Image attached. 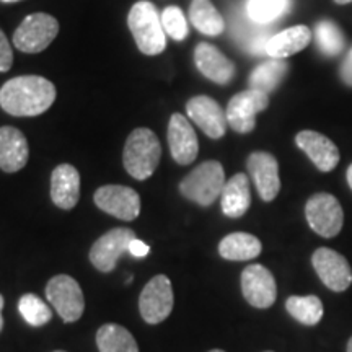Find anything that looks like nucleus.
Segmentation results:
<instances>
[{"label":"nucleus","mask_w":352,"mask_h":352,"mask_svg":"<svg viewBox=\"0 0 352 352\" xmlns=\"http://www.w3.org/2000/svg\"><path fill=\"white\" fill-rule=\"evenodd\" d=\"M100 352H139L134 336L121 324H103L96 333Z\"/></svg>","instance_id":"393cba45"},{"label":"nucleus","mask_w":352,"mask_h":352,"mask_svg":"<svg viewBox=\"0 0 352 352\" xmlns=\"http://www.w3.org/2000/svg\"><path fill=\"white\" fill-rule=\"evenodd\" d=\"M0 2H7V3H10V2H19V0H0Z\"/></svg>","instance_id":"58836bf2"},{"label":"nucleus","mask_w":352,"mask_h":352,"mask_svg":"<svg viewBox=\"0 0 352 352\" xmlns=\"http://www.w3.org/2000/svg\"><path fill=\"white\" fill-rule=\"evenodd\" d=\"M28 157V140L23 132L12 126L0 127V168L6 173H16L25 168Z\"/></svg>","instance_id":"a211bd4d"},{"label":"nucleus","mask_w":352,"mask_h":352,"mask_svg":"<svg viewBox=\"0 0 352 352\" xmlns=\"http://www.w3.org/2000/svg\"><path fill=\"white\" fill-rule=\"evenodd\" d=\"M46 297L65 323H74L83 315L85 298L80 285L74 277L54 276L46 285Z\"/></svg>","instance_id":"0eeeda50"},{"label":"nucleus","mask_w":352,"mask_h":352,"mask_svg":"<svg viewBox=\"0 0 352 352\" xmlns=\"http://www.w3.org/2000/svg\"><path fill=\"white\" fill-rule=\"evenodd\" d=\"M127 252H129L134 258H145L148 253H151V246H148L147 243H144L142 240L134 239L129 243V248H127Z\"/></svg>","instance_id":"473e14b6"},{"label":"nucleus","mask_w":352,"mask_h":352,"mask_svg":"<svg viewBox=\"0 0 352 352\" xmlns=\"http://www.w3.org/2000/svg\"><path fill=\"white\" fill-rule=\"evenodd\" d=\"M162 157L160 140L147 127H138L131 132L124 145V168L132 178L142 179L151 178L158 166Z\"/></svg>","instance_id":"f03ea898"},{"label":"nucleus","mask_w":352,"mask_h":352,"mask_svg":"<svg viewBox=\"0 0 352 352\" xmlns=\"http://www.w3.org/2000/svg\"><path fill=\"white\" fill-rule=\"evenodd\" d=\"M186 113L191 121H195V124L210 139L223 138V134L227 132V114L210 96L201 95L189 100Z\"/></svg>","instance_id":"4468645a"},{"label":"nucleus","mask_w":352,"mask_h":352,"mask_svg":"<svg viewBox=\"0 0 352 352\" xmlns=\"http://www.w3.org/2000/svg\"><path fill=\"white\" fill-rule=\"evenodd\" d=\"M173 287L164 274L148 280L139 298V310L145 323L158 324L168 318L173 310Z\"/></svg>","instance_id":"1a4fd4ad"},{"label":"nucleus","mask_w":352,"mask_h":352,"mask_svg":"<svg viewBox=\"0 0 352 352\" xmlns=\"http://www.w3.org/2000/svg\"><path fill=\"white\" fill-rule=\"evenodd\" d=\"M195 60L197 69L204 77L219 85H227L235 76V65L230 59L209 43H201L196 46Z\"/></svg>","instance_id":"aec40b11"},{"label":"nucleus","mask_w":352,"mask_h":352,"mask_svg":"<svg viewBox=\"0 0 352 352\" xmlns=\"http://www.w3.org/2000/svg\"><path fill=\"white\" fill-rule=\"evenodd\" d=\"M307 222L311 230L324 239H333L341 232L344 212L340 201L329 192H318L307 201Z\"/></svg>","instance_id":"423d86ee"},{"label":"nucleus","mask_w":352,"mask_h":352,"mask_svg":"<svg viewBox=\"0 0 352 352\" xmlns=\"http://www.w3.org/2000/svg\"><path fill=\"white\" fill-rule=\"evenodd\" d=\"M59 33V23L47 13H33L21 21L13 33L15 47L26 54H36L46 50Z\"/></svg>","instance_id":"39448f33"},{"label":"nucleus","mask_w":352,"mask_h":352,"mask_svg":"<svg viewBox=\"0 0 352 352\" xmlns=\"http://www.w3.org/2000/svg\"><path fill=\"white\" fill-rule=\"evenodd\" d=\"M80 197V175L76 166L63 164L51 175V199L57 208L74 209Z\"/></svg>","instance_id":"6ab92c4d"},{"label":"nucleus","mask_w":352,"mask_h":352,"mask_svg":"<svg viewBox=\"0 0 352 352\" xmlns=\"http://www.w3.org/2000/svg\"><path fill=\"white\" fill-rule=\"evenodd\" d=\"M54 352H65V351H54Z\"/></svg>","instance_id":"a19ab883"},{"label":"nucleus","mask_w":352,"mask_h":352,"mask_svg":"<svg viewBox=\"0 0 352 352\" xmlns=\"http://www.w3.org/2000/svg\"><path fill=\"white\" fill-rule=\"evenodd\" d=\"M334 2H336V3H340V6H346V3L352 2V0H334Z\"/></svg>","instance_id":"e433bc0d"},{"label":"nucleus","mask_w":352,"mask_h":352,"mask_svg":"<svg viewBox=\"0 0 352 352\" xmlns=\"http://www.w3.org/2000/svg\"><path fill=\"white\" fill-rule=\"evenodd\" d=\"M321 283L333 292H344L352 284V270L347 259L331 248H318L311 256Z\"/></svg>","instance_id":"ddd939ff"},{"label":"nucleus","mask_w":352,"mask_h":352,"mask_svg":"<svg viewBox=\"0 0 352 352\" xmlns=\"http://www.w3.org/2000/svg\"><path fill=\"white\" fill-rule=\"evenodd\" d=\"M95 204L113 217L134 220L140 214V197L134 189L121 184H107L96 189Z\"/></svg>","instance_id":"9d476101"},{"label":"nucleus","mask_w":352,"mask_h":352,"mask_svg":"<svg viewBox=\"0 0 352 352\" xmlns=\"http://www.w3.org/2000/svg\"><path fill=\"white\" fill-rule=\"evenodd\" d=\"M168 144L176 164L191 165L199 153V142L195 129L183 114L175 113L168 124Z\"/></svg>","instance_id":"dca6fc26"},{"label":"nucleus","mask_w":352,"mask_h":352,"mask_svg":"<svg viewBox=\"0 0 352 352\" xmlns=\"http://www.w3.org/2000/svg\"><path fill=\"white\" fill-rule=\"evenodd\" d=\"M246 168L263 201L271 202L280 191L279 164L267 152H253L246 162Z\"/></svg>","instance_id":"2eb2a0df"},{"label":"nucleus","mask_w":352,"mask_h":352,"mask_svg":"<svg viewBox=\"0 0 352 352\" xmlns=\"http://www.w3.org/2000/svg\"><path fill=\"white\" fill-rule=\"evenodd\" d=\"M19 310L26 323L34 328L44 327L47 321H51L52 316V311L51 308L47 307V303L41 300L38 296H34V294H25V296L20 298Z\"/></svg>","instance_id":"cd10ccee"},{"label":"nucleus","mask_w":352,"mask_h":352,"mask_svg":"<svg viewBox=\"0 0 352 352\" xmlns=\"http://www.w3.org/2000/svg\"><path fill=\"white\" fill-rule=\"evenodd\" d=\"M252 204L250 179L245 173H236L226 183L220 195L222 212L230 219H240L246 214Z\"/></svg>","instance_id":"412c9836"},{"label":"nucleus","mask_w":352,"mask_h":352,"mask_svg":"<svg viewBox=\"0 0 352 352\" xmlns=\"http://www.w3.org/2000/svg\"><path fill=\"white\" fill-rule=\"evenodd\" d=\"M135 239V233L131 228L118 227L104 233L95 241L90 250V261L101 272H111L116 267L118 259L127 252L129 243Z\"/></svg>","instance_id":"9b49d317"},{"label":"nucleus","mask_w":352,"mask_h":352,"mask_svg":"<svg viewBox=\"0 0 352 352\" xmlns=\"http://www.w3.org/2000/svg\"><path fill=\"white\" fill-rule=\"evenodd\" d=\"M13 63V51L10 43L6 36V33L0 30V74L8 72L12 69Z\"/></svg>","instance_id":"2f4dec72"},{"label":"nucleus","mask_w":352,"mask_h":352,"mask_svg":"<svg viewBox=\"0 0 352 352\" xmlns=\"http://www.w3.org/2000/svg\"><path fill=\"white\" fill-rule=\"evenodd\" d=\"M340 76L347 87H352V50L349 51V54L346 56L344 63L341 65Z\"/></svg>","instance_id":"72a5a7b5"},{"label":"nucleus","mask_w":352,"mask_h":352,"mask_svg":"<svg viewBox=\"0 0 352 352\" xmlns=\"http://www.w3.org/2000/svg\"><path fill=\"white\" fill-rule=\"evenodd\" d=\"M266 352H272V351H266Z\"/></svg>","instance_id":"79ce46f5"},{"label":"nucleus","mask_w":352,"mask_h":352,"mask_svg":"<svg viewBox=\"0 0 352 352\" xmlns=\"http://www.w3.org/2000/svg\"><path fill=\"white\" fill-rule=\"evenodd\" d=\"M209 352H226V351H220V349H214V351H209Z\"/></svg>","instance_id":"ea45409f"},{"label":"nucleus","mask_w":352,"mask_h":352,"mask_svg":"<svg viewBox=\"0 0 352 352\" xmlns=\"http://www.w3.org/2000/svg\"><path fill=\"white\" fill-rule=\"evenodd\" d=\"M263 246L256 236L252 233L236 232L227 235L219 243V253L228 261H248L259 256Z\"/></svg>","instance_id":"5701e85b"},{"label":"nucleus","mask_w":352,"mask_h":352,"mask_svg":"<svg viewBox=\"0 0 352 352\" xmlns=\"http://www.w3.org/2000/svg\"><path fill=\"white\" fill-rule=\"evenodd\" d=\"M162 15V25H164L165 33L175 41H183L188 36L189 28L188 21L184 19L182 8L179 7H166Z\"/></svg>","instance_id":"7c9ffc66"},{"label":"nucleus","mask_w":352,"mask_h":352,"mask_svg":"<svg viewBox=\"0 0 352 352\" xmlns=\"http://www.w3.org/2000/svg\"><path fill=\"white\" fill-rule=\"evenodd\" d=\"M56 87L39 76L15 77L0 88V107L12 116H39L52 107Z\"/></svg>","instance_id":"f257e3e1"},{"label":"nucleus","mask_w":352,"mask_h":352,"mask_svg":"<svg viewBox=\"0 0 352 352\" xmlns=\"http://www.w3.org/2000/svg\"><path fill=\"white\" fill-rule=\"evenodd\" d=\"M289 0H248L246 12L256 23H270L287 10Z\"/></svg>","instance_id":"c85d7f7f"},{"label":"nucleus","mask_w":352,"mask_h":352,"mask_svg":"<svg viewBox=\"0 0 352 352\" xmlns=\"http://www.w3.org/2000/svg\"><path fill=\"white\" fill-rule=\"evenodd\" d=\"M285 74H287V64L283 59L267 60L253 70L250 76V87L270 95L283 82Z\"/></svg>","instance_id":"a878e982"},{"label":"nucleus","mask_w":352,"mask_h":352,"mask_svg":"<svg viewBox=\"0 0 352 352\" xmlns=\"http://www.w3.org/2000/svg\"><path fill=\"white\" fill-rule=\"evenodd\" d=\"M127 25L139 51L147 56H157L165 51L166 38L162 25V15L152 2L142 0L134 3L127 16Z\"/></svg>","instance_id":"7ed1b4c3"},{"label":"nucleus","mask_w":352,"mask_h":352,"mask_svg":"<svg viewBox=\"0 0 352 352\" xmlns=\"http://www.w3.org/2000/svg\"><path fill=\"white\" fill-rule=\"evenodd\" d=\"M270 107V95L264 91L250 90L240 91L228 101L227 122L239 134H248L256 126V114Z\"/></svg>","instance_id":"6e6552de"},{"label":"nucleus","mask_w":352,"mask_h":352,"mask_svg":"<svg viewBox=\"0 0 352 352\" xmlns=\"http://www.w3.org/2000/svg\"><path fill=\"white\" fill-rule=\"evenodd\" d=\"M315 34L323 54L336 56L344 47V36H342L341 30L334 23H331V21H321V23H318Z\"/></svg>","instance_id":"c756f323"},{"label":"nucleus","mask_w":352,"mask_h":352,"mask_svg":"<svg viewBox=\"0 0 352 352\" xmlns=\"http://www.w3.org/2000/svg\"><path fill=\"white\" fill-rule=\"evenodd\" d=\"M226 183L223 166L219 162L209 160L196 166L191 173L184 176L179 184V191L186 199L196 202L202 208H208L222 195Z\"/></svg>","instance_id":"20e7f679"},{"label":"nucleus","mask_w":352,"mask_h":352,"mask_svg":"<svg viewBox=\"0 0 352 352\" xmlns=\"http://www.w3.org/2000/svg\"><path fill=\"white\" fill-rule=\"evenodd\" d=\"M285 308L292 318L305 327H315L323 318V303L316 296H292L285 302Z\"/></svg>","instance_id":"bb28decb"},{"label":"nucleus","mask_w":352,"mask_h":352,"mask_svg":"<svg viewBox=\"0 0 352 352\" xmlns=\"http://www.w3.org/2000/svg\"><path fill=\"white\" fill-rule=\"evenodd\" d=\"M311 41V32L305 25H297L292 28L274 34L266 44V54L272 59H285L305 50Z\"/></svg>","instance_id":"4be33fe9"},{"label":"nucleus","mask_w":352,"mask_h":352,"mask_svg":"<svg viewBox=\"0 0 352 352\" xmlns=\"http://www.w3.org/2000/svg\"><path fill=\"white\" fill-rule=\"evenodd\" d=\"M189 20L197 32L208 36H219L226 30V21L210 0H192L189 7Z\"/></svg>","instance_id":"b1692460"},{"label":"nucleus","mask_w":352,"mask_h":352,"mask_svg":"<svg viewBox=\"0 0 352 352\" xmlns=\"http://www.w3.org/2000/svg\"><path fill=\"white\" fill-rule=\"evenodd\" d=\"M241 292L254 308H270L277 297L274 276L263 264H250L241 272Z\"/></svg>","instance_id":"f8f14e48"},{"label":"nucleus","mask_w":352,"mask_h":352,"mask_svg":"<svg viewBox=\"0 0 352 352\" xmlns=\"http://www.w3.org/2000/svg\"><path fill=\"white\" fill-rule=\"evenodd\" d=\"M3 303H6V300H3V297L0 296V331L3 329V318H2V308H3Z\"/></svg>","instance_id":"f704fd0d"},{"label":"nucleus","mask_w":352,"mask_h":352,"mask_svg":"<svg viewBox=\"0 0 352 352\" xmlns=\"http://www.w3.org/2000/svg\"><path fill=\"white\" fill-rule=\"evenodd\" d=\"M347 183H349V186L352 189V165L347 168Z\"/></svg>","instance_id":"c9c22d12"},{"label":"nucleus","mask_w":352,"mask_h":352,"mask_svg":"<svg viewBox=\"0 0 352 352\" xmlns=\"http://www.w3.org/2000/svg\"><path fill=\"white\" fill-rule=\"evenodd\" d=\"M296 142L298 148H302L307 153V157L314 162L316 168L320 171H328L334 170L340 164V151L334 145L331 139H328L327 135L320 134L315 131H302L298 132Z\"/></svg>","instance_id":"f3484780"},{"label":"nucleus","mask_w":352,"mask_h":352,"mask_svg":"<svg viewBox=\"0 0 352 352\" xmlns=\"http://www.w3.org/2000/svg\"><path fill=\"white\" fill-rule=\"evenodd\" d=\"M347 352H352V338L349 340V342H347Z\"/></svg>","instance_id":"4c0bfd02"}]
</instances>
